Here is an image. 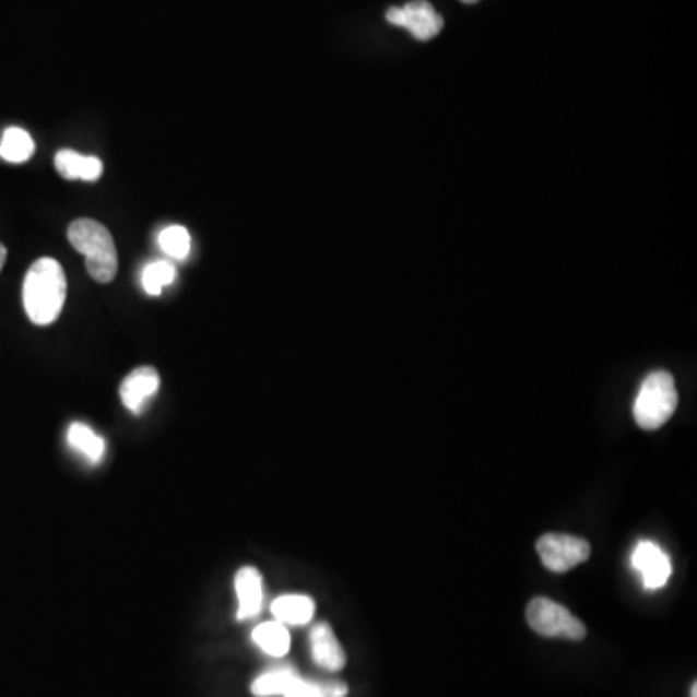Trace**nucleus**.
I'll use <instances>...</instances> for the list:
<instances>
[{
    "instance_id": "nucleus-15",
    "label": "nucleus",
    "mask_w": 697,
    "mask_h": 697,
    "mask_svg": "<svg viewBox=\"0 0 697 697\" xmlns=\"http://www.w3.org/2000/svg\"><path fill=\"white\" fill-rule=\"evenodd\" d=\"M34 138L24 128H7L0 140V157L9 163H24L34 154Z\"/></svg>"
},
{
    "instance_id": "nucleus-7",
    "label": "nucleus",
    "mask_w": 697,
    "mask_h": 697,
    "mask_svg": "<svg viewBox=\"0 0 697 697\" xmlns=\"http://www.w3.org/2000/svg\"><path fill=\"white\" fill-rule=\"evenodd\" d=\"M631 566L641 574L647 589H661L672 574L671 560L659 544L641 541L631 554Z\"/></svg>"
},
{
    "instance_id": "nucleus-4",
    "label": "nucleus",
    "mask_w": 697,
    "mask_h": 697,
    "mask_svg": "<svg viewBox=\"0 0 697 697\" xmlns=\"http://www.w3.org/2000/svg\"><path fill=\"white\" fill-rule=\"evenodd\" d=\"M528 624L531 629H535L536 634H541L544 638H562L570 639V641H581L586 638V624L579 621L578 616L562 606L554 603L551 599L536 596L528 606Z\"/></svg>"
},
{
    "instance_id": "nucleus-18",
    "label": "nucleus",
    "mask_w": 697,
    "mask_h": 697,
    "mask_svg": "<svg viewBox=\"0 0 697 697\" xmlns=\"http://www.w3.org/2000/svg\"><path fill=\"white\" fill-rule=\"evenodd\" d=\"M190 245H192L190 233L180 225H170L160 235V247L163 252L175 260H185L190 255Z\"/></svg>"
},
{
    "instance_id": "nucleus-16",
    "label": "nucleus",
    "mask_w": 697,
    "mask_h": 697,
    "mask_svg": "<svg viewBox=\"0 0 697 697\" xmlns=\"http://www.w3.org/2000/svg\"><path fill=\"white\" fill-rule=\"evenodd\" d=\"M297 681V674L291 669L265 672L260 678H256L252 684V694L258 697L285 696Z\"/></svg>"
},
{
    "instance_id": "nucleus-19",
    "label": "nucleus",
    "mask_w": 697,
    "mask_h": 697,
    "mask_svg": "<svg viewBox=\"0 0 697 697\" xmlns=\"http://www.w3.org/2000/svg\"><path fill=\"white\" fill-rule=\"evenodd\" d=\"M285 697H326V692H323V684H312L298 678Z\"/></svg>"
},
{
    "instance_id": "nucleus-1",
    "label": "nucleus",
    "mask_w": 697,
    "mask_h": 697,
    "mask_svg": "<svg viewBox=\"0 0 697 697\" xmlns=\"http://www.w3.org/2000/svg\"><path fill=\"white\" fill-rule=\"evenodd\" d=\"M67 275L52 258H39L24 280V308L35 326H49L59 318L67 300Z\"/></svg>"
},
{
    "instance_id": "nucleus-5",
    "label": "nucleus",
    "mask_w": 697,
    "mask_h": 697,
    "mask_svg": "<svg viewBox=\"0 0 697 697\" xmlns=\"http://www.w3.org/2000/svg\"><path fill=\"white\" fill-rule=\"evenodd\" d=\"M536 553L541 556L544 568L564 574L583 564L591 554V546L581 536L548 533L536 541Z\"/></svg>"
},
{
    "instance_id": "nucleus-14",
    "label": "nucleus",
    "mask_w": 697,
    "mask_h": 697,
    "mask_svg": "<svg viewBox=\"0 0 697 697\" xmlns=\"http://www.w3.org/2000/svg\"><path fill=\"white\" fill-rule=\"evenodd\" d=\"M70 448L80 451L92 463H99L105 456V440L84 423H72L67 433Z\"/></svg>"
},
{
    "instance_id": "nucleus-21",
    "label": "nucleus",
    "mask_w": 697,
    "mask_h": 697,
    "mask_svg": "<svg viewBox=\"0 0 697 697\" xmlns=\"http://www.w3.org/2000/svg\"><path fill=\"white\" fill-rule=\"evenodd\" d=\"M696 689H697V686L696 684H694V686H692V697H696Z\"/></svg>"
},
{
    "instance_id": "nucleus-13",
    "label": "nucleus",
    "mask_w": 697,
    "mask_h": 697,
    "mask_svg": "<svg viewBox=\"0 0 697 697\" xmlns=\"http://www.w3.org/2000/svg\"><path fill=\"white\" fill-rule=\"evenodd\" d=\"M256 646L272 657L287 655L291 647V636L285 624L281 622H265L252 631Z\"/></svg>"
},
{
    "instance_id": "nucleus-9",
    "label": "nucleus",
    "mask_w": 697,
    "mask_h": 697,
    "mask_svg": "<svg viewBox=\"0 0 697 697\" xmlns=\"http://www.w3.org/2000/svg\"><path fill=\"white\" fill-rule=\"evenodd\" d=\"M235 591L238 596V621H248L258 616L264 603L262 574L252 566L240 568L235 576Z\"/></svg>"
},
{
    "instance_id": "nucleus-22",
    "label": "nucleus",
    "mask_w": 697,
    "mask_h": 697,
    "mask_svg": "<svg viewBox=\"0 0 697 697\" xmlns=\"http://www.w3.org/2000/svg\"><path fill=\"white\" fill-rule=\"evenodd\" d=\"M461 2H468V4H473V2H479V0H461Z\"/></svg>"
},
{
    "instance_id": "nucleus-17",
    "label": "nucleus",
    "mask_w": 697,
    "mask_h": 697,
    "mask_svg": "<svg viewBox=\"0 0 697 697\" xmlns=\"http://www.w3.org/2000/svg\"><path fill=\"white\" fill-rule=\"evenodd\" d=\"M175 280H177V268L163 260L145 265L142 272V287L152 297L162 295L163 287H167Z\"/></svg>"
},
{
    "instance_id": "nucleus-3",
    "label": "nucleus",
    "mask_w": 697,
    "mask_h": 697,
    "mask_svg": "<svg viewBox=\"0 0 697 697\" xmlns=\"http://www.w3.org/2000/svg\"><path fill=\"white\" fill-rule=\"evenodd\" d=\"M678 407L676 383L666 370L647 376L634 403V418L643 430H657L674 415Z\"/></svg>"
},
{
    "instance_id": "nucleus-11",
    "label": "nucleus",
    "mask_w": 697,
    "mask_h": 697,
    "mask_svg": "<svg viewBox=\"0 0 697 697\" xmlns=\"http://www.w3.org/2000/svg\"><path fill=\"white\" fill-rule=\"evenodd\" d=\"M55 167L60 177L69 180H97L103 175V163L94 155H82L72 150H60L55 157Z\"/></svg>"
},
{
    "instance_id": "nucleus-20",
    "label": "nucleus",
    "mask_w": 697,
    "mask_h": 697,
    "mask_svg": "<svg viewBox=\"0 0 697 697\" xmlns=\"http://www.w3.org/2000/svg\"><path fill=\"white\" fill-rule=\"evenodd\" d=\"M4 262H7V247L0 243V270L4 268Z\"/></svg>"
},
{
    "instance_id": "nucleus-12",
    "label": "nucleus",
    "mask_w": 697,
    "mask_h": 697,
    "mask_svg": "<svg viewBox=\"0 0 697 697\" xmlns=\"http://www.w3.org/2000/svg\"><path fill=\"white\" fill-rule=\"evenodd\" d=\"M315 601L307 595H283L272 603L275 621L290 626H305L315 616Z\"/></svg>"
},
{
    "instance_id": "nucleus-2",
    "label": "nucleus",
    "mask_w": 697,
    "mask_h": 697,
    "mask_svg": "<svg viewBox=\"0 0 697 697\" xmlns=\"http://www.w3.org/2000/svg\"><path fill=\"white\" fill-rule=\"evenodd\" d=\"M69 240L85 256V268L97 283H111L119 270V256L111 233L95 220H76L69 227Z\"/></svg>"
},
{
    "instance_id": "nucleus-6",
    "label": "nucleus",
    "mask_w": 697,
    "mask_h": 697,
    "mask_svg": "<svg viewBox=\"0 0 697 697\" xmlns=\"http://www.w3.org/2000/svg\"><path fill=\"white\" fill-rule=\"evenodd\" d=\"M386 20L393 26L405 27L418 42H430L444 27L442 16L426 0H413L403 9H390Z\"/></svg>"
},
{
    "instance_id": "nucleus-8",
    "label": "nucleus",
    "mask_w": 697,
    "mask_h": 697,
    "mask_svg": "<svg viewBox=\"0 0 697 697\" xmlns=\"http://www.w3.org/2000/svg\"><path fill=\"white\" fill-rule=\"evenodd\" d=\"M160 383H162L160 375L152 366H140L137 370H132L120 383L122 405L130 413L140 415L144 411L145 403L160 391Z\"/></svg>"
},
{
    "instance_id": "nucleus-10",
    "label": "nucleus",
    "mask_w": 697,
    "mask_h": 697,
    "mask_svg": "<svg viewBox=\"0 0 697 697\" xmlns=\"http://www.w3.org/2000/svg\"><path fill=\"white\" fill-rule=\"evenodd\" d=\"M310 653L318 666L338 672L345 666V651L328 624H316L310 631Z\"/></svg>"
}]
</instances>
